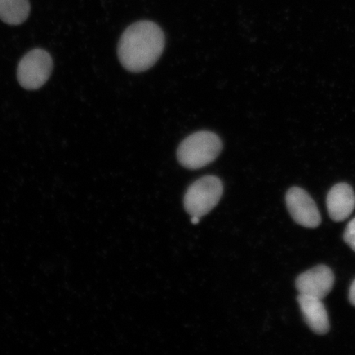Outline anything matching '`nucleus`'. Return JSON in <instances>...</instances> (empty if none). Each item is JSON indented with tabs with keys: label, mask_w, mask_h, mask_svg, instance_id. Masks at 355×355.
I'll return each instance as SVG.
<instances>
[{
	"label": "nucleus",
	"mask_w": 355,
	"mask_h": 355,
	"mask_svg": "<svg viewBox=\"0 0 355 355\" xmlns=\"http://www.w3.org/2000/svg\"><path fill=\"white\" fill-rule=\"evenodd\" d=\"M327 207L332 220L341 222L347 219L355 208V193L352 186L346 183L333 186L327 194Z\"/></svg>",
	"instance_id": "nucleus-7"
},
{
	"label": "nucleus",
	"mask_w": 355,
	"mask_h": 355,
	"mask_svg": "<svg viewBox=\"0 0 355 355\" xmlns=\"http://www.w3.org/2000/svg\"><path fill=\"white\" fill-rule=\"evenodd\" d=\"M286 206L292 218L304 227L314 229L322 222L316 203L303 189L292 187L286 196Z\"/></svg>",
	"instance_id": "nucleus-5"
},
{
	"label": "nucleus",
	"mask_w": 355,
	"mask_h": 355,
	"mask_svg": "<svg viewBox=\"0 0 355 355\" xmlns=\"http://www.w3.org/2000/svg\"><path fill=\"white\" fill-rule=\"evenodd\" d=\"M165 48V35L153 21H140L128 26L119 40L118 56L123 68L132 73L148 70Z\"/></svg>",
	"instance_id": "nucleus-1"
},
{
	"label": "nucleus",
	"mask_w": 355,
	"mask_h": 355,
	"mask_svg": "<svg viewBox=\"0 0 355 355\" xmlns=\"http://www.w3.org/2000/svg\"><path fill=\"white\" fill-rule=\"evenodd\" d=\"M222 148V141L216 133L210 131L194 132L180 144L177 150L178 161L189 170H198L214 162Z\"/></svg>",
	"instance_id": "nucleus-2"
},
{
	"label": "nucleus",
	"mask_w": 355,
	"mask_h": 355,
	"mask_svg": "<svg viewBox=\"0 0 355 355\" xmlns=\"http://www.w3.org/2000/svg\"><path fill=\"white\" fill-rule=\"evenodd\" d=\"M349 300L350 304H352L355 307V279L349 288Z\"/></svg>",
	"instance_id": "nucleus-11"
},
{
	"label": "nucleus",
	"mask_w": 355,
	"mask_h": 355,
	"mask_svg": "<svg viewBox=\"0 0 355 355\" xmlns=\"http://www.w3.org/2000/svg\"><path fill=\"white\" fill-rule=\"evenodd\" d=\"M297 300L310 329L318 335L327 334L330 330V323L322 300L302 294H300Z\"/></svg>",
	"instance_id": "nucleus-8"
},
{
	"label": "nucleus",
	"mask_w": 355,
	"mask_h": 355,
	"mask_svg": "<svg viewBox=\"0 0 355 355\" xmlns=\"http://www.w3.org/2000/svg\"><path fill=\"white\" fill-rule=\"evenodd\" d=\"M223 194V184L218 177L200 178L186 191L184 206L191 216L199 218L209 213L218 204Z\"/></svg>",
	"instance_id": "nucleus-3"
},
{
	"label": "nucleus",
	"mask_w": 355,
	"mask_h": 355,
	"mask_svg": "<svg viewBox=\"0 0 355 355\" xmlns=\"http://www.w3.org/2000/svg\"><path fill=\"white\" fill-rule=\"evenodd\" d=\"M335 276L331 268L319 265L300 275L295 286L300 294L322 300L331 291Z\"/></svg>",
	"instance_id": "nucleus-6"
},
{
	"label": "nucleus",
	"mask_w": 355,
	"mask_h": 355,
	"mask_svg": "<svg viewBox=\"0 0 355 355\" xmlns=\"http://www.w3.org/2000/svg\"><path fill=\"white\" fill-rule=\"evenodd\" d=\"M52 69L53 61L50 54L42 49H35L20 61L17 79L22 87L37 90L48 81Z\"/></svg>",
	"instance_id": "nucleus-4"
},
{
	"label": "nucleus",
	"mask_w": 355,
	"mask_h": 355,
	"mask_svg": "<svg viewBox=\"0 0 355 355\" xmlns=\"http://www.w3.org/2000/svg\"><path fill=\"white\" fill-rule=\"evenodd\" d=\"M29 0H0V20L8 25H20L29 16Z\"/></svg>",
	"instance_id": "nucleus-9"
},
{
	"label": "nucleus",
	"mask_w": 355,
	"mask_h": 355,
	"mask_svg": "<svg viewBox=\"0 0 355 355\" xmlns=\"http://www.w3.org/2000/svg\"><path fill=\"white\" fill-rule=\"evenodd\" d=\"M343 237L345 242L355 252V218L346 226Z\"/></svg>",
	"instance_id": "nucleus-10"
},
{
	"label": "nucleus",
	"mask_w": 355,
	"mask_h": 355,
	"mask_svg": "<svg viewBox=\"0 0 355 355\" xmlns=\"http://www.w3.org/2000/svg\"><path fill=\"white\" fill-rule=\"evenodd\" d=\"M200 219H201V218H199V217H198V216H192V219H191V222H192V223L193 225H197L199 223Z\"/></svg>",
	"instance_id": "nucleus-12"
}]
</instances>
